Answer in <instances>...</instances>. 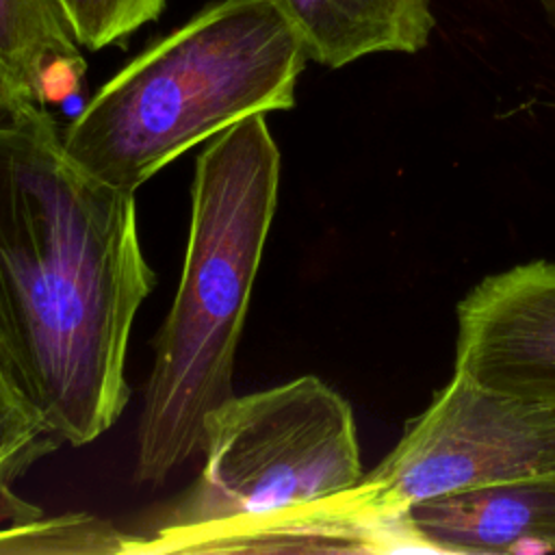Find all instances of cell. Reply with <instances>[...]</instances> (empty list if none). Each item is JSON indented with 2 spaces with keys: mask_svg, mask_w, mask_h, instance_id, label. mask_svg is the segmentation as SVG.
Returning a JSON list of instances; mask_svg holds the SVG:
<instances>
[{
  "mask_svg": "<svg viewBox=\"0 0 555 555\" xmlns=\"http://www.w3.org/2000/svg\"><path fill=\"white\" fill-rule=\"evenodd\" d=\"M154 284L134 193L80 169L43 104L0 117V369L63 444L124 412L130 332Z\"/></svg>",
  "mask_w": 555,
  "mask_h": 555,
  "instance_id": "obj_1",
  "label": "cell"
},
{
  "mask_svg": "<svg viewBox=\"0 0 555 555\" xmlns=\"http://www.w3.org/2000/svg\"><path fill=\"white\" fill-rule=\"evenodd\" d=\"M280 150L256 113L195 160L180 284L154 338L137 429V479L156 483L202 451L206 416L228 401L238 338L280 191Z\"/></svg>",
  "mask_w": 555,
  "mask_h": 555,
  "instance_id": "obj_2",
  "label": "cell"
},
{
  "mask_svg": "<svg viewBox=\"0 0 555 555\" xmlns=\"http://www.w3.org/2000/svg\"><path fill=\"white\" fill-rule=\"evenodd\" d=\"M273 0H219L154 41L61 132L95 180L134 193L193 145L256 113L286 111L308 63Z\"/></svg>",
  "mask_w": 555,
  "mask_h": 555,
  "instance_id": "obj_3",
  "label": "cell"
},
{
  "mask_svg": "<svg viewBox=\"0 0 555 555\" xmlns=\"http://www.w3.org/2000/svg\"><path fill=\"white\" fill-rule=\"evenodd\" d=\"M204 466L124 553H204L219 535L338 494L364 475L351 405L314 375L230 397L204 423Z\"/></svg>",
  "mask_w": 555,
  "mask_h": 555,
  "instance_id": "obj_4",
  "label": "cell"
},
{
  "mask_svg": "<svg viewBox=\"0 0 555 555\" xmlns=\"http://www.w3.org/2000/svg\"><path fill=\"white\" fill-rule=\"evenodd\" d=\"M455 312L453 371L490 390L555 403V260L481 278Z\"/></svg>",
  "mask_w": 555,
  "mask_h": 555,
  "instance_id": "obj_5",
  "label": "cell"
},
{
  "mask_svg": "<svg viewBox=\"0 0 555 555\" xmlns=\"http://www.w3.org/2000/svg\"><path fill=\"white\" fill-rule=\"evenodd\" d=\"M410 548L442 553H555V475L479 488L412 505Z\"/></svg>",
  "mask_w": 555,
  "mask_h": 555,
  "instance_id": "obj_6",
  "label": "cell"
},
{
  "mask_svg": "<svg viewBox=\"0 0 555 555\" xmlns=\"http://www.w3.org/2000/svg\"><path fill=\"white\" fill-rule=\"evenodd\" d=\"M310 61L338 69L358 59L421 52L434 30L429 0H273Z\"/></svg>",
  "mask_w": 555,
  "mask_h": 555,
  "instance_id": "obj_7",
  "label": "cell"
},
{
  "mask_svg": "<svg viewBox=\"0 0 555 555\" xmlns=\"http://www.w3.org/2000/svg\"><path fill=\"white\" fill-rule=\"evenodd\" d=\"M76 52L63 0H0V69L22 98L35 100L37 72L50 56Z\"/></svg>",
  "mask_w": 555,
  "mask_h": 555,
  "instance_id": "obj_8",
  "label": "cell"
},
{
  "mask_svg": "<svg viewBox=\"0 0 555 555\" xmlns=\"http://www.w3.org/2000/svg\"><path fill=\"white\" fill-rule=\"evenodd\" d=\"M61 444V438L0 369V531L20 529L41 518L35 505L15 494L13 483Z\"/></svg>",
  "mask_w": 555,
  "mask_h": 555,
  "instance_id": "obj_9",
  "label": "cell"
},
{
  "mask_svg": "<svg viewBox=\"0 0 555 555\" xmlns=\"http://www.w3.org/2000/svg\"><path fill=\"white\" fill-rule=\"evenodd\" d=\"M167 0H63L82 48L102 50L156 20Z\"/></svg>",
  "mask_w": 555,
  "mask_h": 555,
  "instance_id": "obj_10",
  "label": "cell"
},
{
  "mask_svg": "<svg viewBox=\"0 0 555 555\" xmlns=\"http://www.w3.org/2000/svg\"><path fill=\"white\" fill-rule=\"evenodd\" d=\"M87 72V63L80 52L76 54H54L37 72L33 98L43 106H59L74 98Z\"/></svg>",
  "mask_w": 555,
  "mask_h": 555,
  "instance_id": "obj_11",
  "label": "cell"
},
{
  "mask_svg": "<svg viewBox=\"0 0 555 555\" xmlns=\"http://www.w3.org/2000/svg\"><path fill=\"white\" fill-rule=\"evenodd\" d=\"M22 102H26V98H22L13 85L9 82V78L4 76V72L0 69V117L11 115Z\"/></svg>",
  "mask_w": 555,
  "mask_h": 555,
  "instance_id": "obj_12",
  "label": "cell"
},
{
  "mask_svg": "<svg viewBox=\"0 0 555 555\" xmlns=\"http://www.w3.org/2000/svg\"><path fill=\"white\" fill-rule=\"evenodd\" d=\"M548 22V26L555 30V0H531Z\"/></svg>",
  "mask_w": 555,
  "mask_h": 555,
  "instance_id": "obj_13",
  "label": "cell"
}]
</instances>
